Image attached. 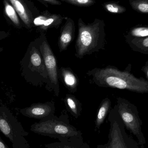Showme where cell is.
I'll use <instances>...</instances> for the list:
<instances>
[{
	"mask_svg": "<svg viewBox=\"0 0 148 148\" xmlns=\"http://www.w3.org/2000/svg\"><path fill=\"white\" fill-rule=\"evenodd\" d=\"M0 130L13 146H16L19 136H25L21 123L15 118L10 110L5 106L0 105Z\"/></svg>",
	"mask_w": 148,
	"mask_h": 148,
	"instance_id": "obj_8",
	"label": "cell"
},
{
	"mask_svg": "<svg viewBox=\"0 0 148 148\" xmlns=\"http://www.w3.org/2000/svg\"><path fill=\"white\" fill-rule=\"evenodd\" d=\"M54 117L53 116L35 123L31 126L30 130L42 135L60 136L61 138H68L78 135V132L75 127Z\"/></svg>",
	"mask_w": 148,
	"mask_h": 148,
	"instance_id": "obj_5",
	"label": "cell"
},
{
	"mask_svg": "<svg viewBox=\"0 0 148 148\" xmlns=\"http://www.w3.org/2000/svg\"><path fill=\"white\" fill-rule=\"evenodd\" d=\"M64 103L67 109L76 118L81 115L82 110V103L73 95L67 94L64 99Z\"/></svg>",
	"mask_w": 148,
	"mask_h": 148,
	"instance_id": "obj_15",
	"label": "cell"
},
{
	"mask_svg": "<svg viewBox=\"0 0 148 148\" xmlns=\"http://www.w3.org/2000/svg\"><path fill=\"white\" fill-rule=\"evenodd\" d=\"M35 40L38 44L48 74L49 84L46 89L49 92H53L55 96L58 97L60 88L57 60L49 43L45 33H40V36Z\"/></svg>",
	"mask_w": 148,
	"mask_h": 148,
	"instance_id": "obj_4",
	"label": "cell"
},
{
	"mask_svg": "<svg viewBox=\"0 0 148 148\" xmlns=\"http://www.w3.org/2000/svg\"><path fill=\"white\" fill-rule=\"evenodd\" d=\"M59 75L65 87L70 92H76L79 80L77 76L70 68H61L59 70Z\"/></svg>",
	"mask_w": 148,
	"mask_h": 148,
	"instance_id": "obj_13",
	"label": "cell"
},
{
	"mask_svg": "<svg viewBox=\"0 0 148 148\" xmlns=\"http://www.w3.org/2000/svg\"><path fill=\"white\" fill-rule=\"evenodd\" d=\"M102 6L105 11L112 14H123L127 11L126 8L120 5L119 2H106L103 3Z\"/></svg>",
	"mask_w": 148,
	"mask_h": 148,
	"instance_id": "obj_17",
	"label": "cell"
},
{
	"mask_svg": "<svg viewBox=\"0 0 148 148\" xmlns=\"http://www.w3.org/2000/svg\"><path fill=\"white\" fill-rule=\"evenodd\" d=\"M77 26L75 54L77 58L82 59L85 56L105 49L106 33L103 20L96 18L92 23H86L79 18Z\"/></svg>",
	"mask_w": 148,
	"mask_h": 148,
	"instance_id": "obj_2",
	"label": "cell"
},
{
	"mask_svg": "<svg viewBox=\"0 0 148 148\" xmlns=\"http://www.w3.org/2000/svg\"><path fill=\"white\" fill-rule=\"evenodd\" d=\"M46 147L47 148H74L71 146L70 147L69 146L64 145L62 143H56L46 145ZM74 148H76L74 147Z\"/></svg>",
	"mask_w": 148,
	"mask_h": 148,
	"instance_id": "obj_23",
	"label": "cell"
},
{
	"mask_svg": "<svg viewBox=\"0 0 148 148\" xmlns=\"http://www.w3.org/2000/svg\"><path fill=\"white\" fill-rule=\"evenodd\" d=\"M90 82L103 88L125 89L138 93H148V82L114 67L95 68L87 73Z\"/></svg>",
	"mask_w": 148,
	"mask_h": 148,
	"instance_id": "obj_1",
	"label": "cell"
},
{
	"mask_svg": "<svg viewBox=\"0 0 148 148\" xmlns=\"http://www.w3.org/2000/svg\"><path fill=\"white\" fill-rule=\"evenodd\" d=\"M3 51V48L2 47H0V53L2 52V51Z\"/></svg>",
	"mask_w": 148,
	"mask_h": 148,
	"instance_id": "obj_26",
	"label": "cell"
},
{
	"mask_svg": "<svg viewBox=\"0 0 148 148\" xmlns=\"http://www.w3.org/2000/svg\"><path fill=\"white\" fill-rule=\"evenodd\" d=\"M146 73H147V77L148 78V69H147V71H146Z\"/></svg>",
	"mask_w": 148,
	"mask_h": 148,
	"instance_id": "obj_27",
	"label": "cell"
},
{
	"mask_svg": "<svg viewBox=\"0 0 148 148\" xmlns=\"http://www.w3.org/2000/svg\"><path fill=\"white\" fill-rule=\"evenodd\" d=\"M20 64L21 75L27 82L36 87L45 85L47 89L49 82L48 74L35 40L29 43Z\"/></svg>",
	"mask_w": 148,
	"mask_h": 148,
	"instance_id": "obj_3",
	"label": "cell"
},
{
	"mask_svg": "<svg viewBox=\"0 0 148 148\" xmlns=\"http://www.w3.org/2000/svg\"><path fill=\"white\" fill-rule=\"evenodd\" d=\"M3 16L7 22L17 29H22L23 23L13 5L8 0H3Z\"/></svg>",
	"mask_w": 148,
	"mask_h": 148,
	"instance_id": "obj_14",
	"label": "cell"
},
{
	"mask_svg": "<svg viewBox=\"0 0 148 148\" xmlns=\"http://www.w3.org/2000/svg\"><path fill=\"white\" fill-rule=\"evenodd\" d=\"M62 1L79 7H88L95 4V0H61Z\"/></svg>",
	"mask_w": 148,
	"mask_h": 148,
	"instance_id": "obj_20",
	"label": "cell"
},
{
	"mask_svg": "<svg viewBox=\"0 0 148 148\" xmlns=\"http://www.w3.org/2000/svg\"><path fill=\"white\" fill-rule=\"evenodd\" d=\"M110 100L108 98H104L101 102L95 121L96 127L97 129H99L100 126L103 123L110 108Z\"/></svg>",
	"mask_w": 148,
	"mask_h": 148,
	"instance_id": "obj_16",
	"label": "cell"
},
{
	"mask_svg": "<svg viewBox=\"0 0 148 148\" xmlns=\"http://www.w3.org/2000/svg\"><path fill=\"white\" fill-rule=\"evenodd\" d=\"M118 114L124 126L137 137L141 148H144L146 141L142 130V122L139 116L133 110L127 102L122 98L117 99Z\"/></svg>",
	"mask_w": 148,
	"mask_h": 148,
	"instance_id": "obj_7",
	"label": "cell"
},
{
	"mask_svg": "<svg viewBox=\"0 0 148 148\" xmlns=\"http://www.w3.org/2000/svg\"><path fill=\"white\" fill-rule=\"evenodd\" d=\"M0 148H8L1 137H0Z\"/></svg>",
	"mask_w": 148,
	"mask_h": 148,
	"instance_id": "obj_25",
	"label": "cell"
},
{
	"mask_svg": "<svg viewBox=\"0 0 148 148\" xmlns=\"http://www.w3.org/2000/svg\"><path fill=\"white\" fill-rule=\"evenodd\" d=\"M127 37L143 38L148 36V25H137L130 29Z\"/></svg>",
	"mask_w": 148,
	"mask_h": 148,
	"instance_id": "obj_18",
	"label": "cell"
},
{
	"mask_svg": "<svg viewBox=\"0 0 148 148\" xmlns=\"http://www.w3.org/2000/svg\"><path fill=\"white\" fill-rule=\"evenodd\" d=\"M66 18L60 14L50 13L47 10L41 12L35 19L34 27H36L40 33H45L50 29H58Z\"/></svg>",
	"mask_w": 148,
	"mask_h": 148,
	"instance_id": "obj_11",
	"label": "cell"
},
{
	"mask_svg": "<svg viewBox=\"0 0 148 148\" xmlns=\"http://www.w3.org/2000/svg\"><path fill=\"white\" fill-rule=\"evenodd\" d=\"M75 26L74 21L70 17H66V22L61 29L60 35L58 40L60 52L66 50L75 37Z\"/></svg>",
	"mask_w": 148,
	"mask_h": 148,
	"instance_id": "obj_12",
	"label": "cell"
},
{
	"mask_svg": "<svg viewBox=\"0 0 148 148\" xmlns=\"http://www.w3.org/2000/svg\"><path fill=\"white\" fill-rule=\"evenodd\" d=\"M110 128L109 140L106 144L99 145L97 148H139V144L126 133L124 125L120 119L110 115Z\"/></svg>",
	"mask_w": 148,
	"mask_h": 148,
	"instance_id": "obj_6",
	"label": "cell"
},
{
	"mask_svg": "<svg viewBox=\"0 0 148 148\" xmlns=\"http://www.w3.org/2000/svg\"><path fill=\"white\" fill-rule=\"evenodd\" d=\"M11 34L9 32L5 31H0V41L9 37Z\"/></svg>",
	"mask_w": 148,
	"mask_h": 148,
	"instance_id": "obj_24",
	"label": "cell"
},
{
	"mask_svg": "<svg viewBox=\"0 0 148 148\" xmlns=\"http://www.w3.org/2000/svg\"><path fill=\"white\" fill-rule=\"evenodd\" d=\"M134 10L143 14H148V0H129Z\"/></svg>",
	"mask_w": 148,
	"mask_h": 148,
	"instance_id": "obj_19",
	"label": "cell"
},
{
	"mask_svg": "<svg viewBox=\"0 0 148 148\" xmlns=\"http://www.w3.org/2000/svg\"><path fill=\"white\" fill-rule=\"evenodd\" d=\"M17 12L27 29L34 27V21L40 15V11L30 0H8Z\"/></svg>",
	"mask_w": 148,
	"mask_h": 148,
	"instance_id": "obj_9",
	"label": "cell"
},
{
	"mask_svg": "<svg viewBox=\"0 0 148 148\" xmlns=\"http://www.w3.org/2000/svg\"><path fill=\"white\" fill-rule=\"evenodd\" d=\"M37 1L42 3L47 8L49 7V4L52 5H58V6H60L62 4L61 1L59 0H37Z\"/></svg>",
	"mask_w": 148,
	"mask_h": 148,
	"instance_id": "obj_22",
	"label": "cell"
},
{
	"mask_svg": "<svg viewBox=\"0 0 148 148\" xmlns=\"http://www.w3.org/2000/svg\"><path fill=\"white\" fill-rule=\"evenodd\" d=\"M132 42L135 45H142L143 49H148V36L143 38H134Z\"/></svg>",
	"mask_w": 148,
	"mask_h": 148,
	"instance_id": "obj_21",
	"label": "cell"
},
{
	"mask_svg": "<svg viewBox=\"0 0 148 148\" xmlns=\"http://www.w3.org/2000/svg\"><path fill=\"white\" fill-rule=\"evenodd\" d=\"M55 111V106L53 101L44 103H33L29 107L20 110V113L24 116L41 120L53 116Z\"/></svg>",
	"mask_w": 148,
	"mask_h": 148,
	"instance_id": "obj_10",
	"label": "cell"
}]
</instances>
